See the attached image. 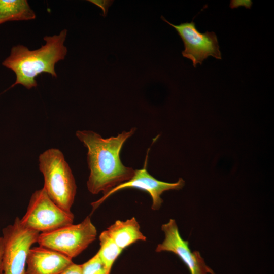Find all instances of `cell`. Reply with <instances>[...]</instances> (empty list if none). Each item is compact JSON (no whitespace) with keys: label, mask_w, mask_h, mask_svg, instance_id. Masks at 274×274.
<instances>
[{"label":"cell","mask_w":274,"mask_h":274,"mask_svg":"<svg viewBox=\"0 0 274 274\" xmlns=\"http://www.w3.org/2000/svg\"><path fill=\"white\" fill-rule=\"evenodd\" d=\"M164 232V241L159 244L156 252L167 251L177 255L188 268L190 274H215L206 264L198 251L192 252L189 243L181 236L175 220L170 219L161 226Z\"/></svg>","instance_id":"9"},{"label":"cell","mask_w":274,"mask_h":274,"mask_svg":"<svg viewBox=\"0 0 274 274\" xmlns=\"http://www.w3.org/2000/svg\"><path fill=\"white\" fill-rule=\"evenodd\" d=\"M67 33L64 29L58 35L44 37L45 44L35 50H29L22 45L13 46L10 55L2 62L3 65L12 70L16 76V81L9 88L17 84L28 89L36 87V78L42 73L57 77L55 65L65 58L67 52L64 45Z\"/></svg>","instance_id":"2"},{"label":"cell","mask_w":274,"mask_h":274,"mask_svg":"<svg viewBox=\"0 0 274 274\" xmlns=\"http://www.w3.org/2000/svg\"><path fill=\"white\" fill-rule=\"evenodd\" d=\"M99 240L100 248L97 253L107 269L111 271L115 261L123 250L115 244L106 230L101 233Z\"/></svg>","instance_id":"13"},{"label":"cell","mask_w":274,"mask_h":274,"mask_svg":"<svg viewBox=\"0 0 274 274\" xmlns=\"http://www.w3.org/2000/svg\"><path fill=\"white\" fill-rule=\"evenodd\" d=\"M39 161L44 178L43 188L47 195L60 208L71 212L77 186L63 153L57 149H49L40 155Z\"/></svg>","instance_id":"3"},{"label":"cell","mask_w":274,"mask_h":274,"mask_svg":"<svg viewBox=\"0 0 274 274\" xmlns=\"http://www.w3.org/2000/svg\"><path fill=\"white\" fill-rule=\"evenodd\" d=\"M74 219L72 212L65 211L55 203L43 187L31 195L20 222L24 227L40 233L72 224Z\"/></svg>","instance_id":"5"},{"label":"cell","mask_w":274,"mask_h":274,"mask_svg":"<svg viewBox=\"0 0 274 274\" xmlns=\"http://www.w3.org/2000/svg\"><path fill=\"white\" fill-rule=\"evenodd\" d=\"M136 130L133 127L116 136L106 139L91 130L76 131V136L88 150L90 175L87 187L91 193L97 194L102 192L104 194L133 177L135 170L122 163L120 153L124 143Z\"/></svg>","instance_id":"1"},{"label":"cell","mask_w":274,"mask_h":274,"mask_svg":"<svg viewBox=\"0 0 274 274\" xmlns=\"http://www.w3.org/2000/svg\"><path fill=\"white\" fill-rule=\"evenodd\" d=\"M161 18L176 30L184 45L182 54L192 61L194 67L198 63L201 65L209 56L217 59L222 58L217 37L214 32H200L193 21L174 25L163 16Z\"/></svg>","instance_id":"7"},{"label":"cell","mask_w":274,"mask_h":274,"mask_svg":"<svg viewBox=\"0 0 274 274\" xmlns=\"http://www.w3.org/2000/svg\"><path fill=\"white\" fill-rule=\"evenodd\" d=\"M4 274H26L28 254L40 233L24 227L16 217L2 230Z\"/></svg>","instance_id":"6"},{"label":"cell","mask_w":274,"mask_h":274,"mask_svg":"<svg viewBox=\"0 0 274 274\" xmlns=\"http://www.w3.org/2000/svg\"><path fill=\"white\" fill-rule=\"evenodd\" d=\"M82 274H110L97 253L86 262L81 264Z\"/></svg>","instance_id":"14"},{"label":"cell","mask_w":274,"mask_h":274,"mask_svg":"<svg viewBox=\"0 0 274 274\" xmlns=\"http://www.w3.org/2000/svg\"><path fill=\"white\" fill-rule=\"evenodd\" d=\"M3 253L4 242L2 236H0V274H4Z\"/></svg>","instance_id":"17"},{"label":"cell","mask_w":274,"mask_h":274,"mask_svg":"<svg viewBox=\"0 0 274 274\" xmlns=\"http://www.w3.org/2000/svg\"><path fill=\"white\" fill-rule=\"evenodd\" d=\"M97 230L89 216L77 224H70L40 233L39 245L73 258L85 250L95 239Z\"/></svg>","instance_id":"4"},{"label":"cell","mask_w":274,"mask_h":274,"mask_svg":"<svg viewBox=\"0 0 274 274\" xmlns=\"http://www.w3.org/2000/svg\"><path fill=\"white\" fill-rule=\"evenodd\" d=\"M73 262L72 259L40 246L29 251L26 274H60Z\"/></svg>","instance_id":"10"},{"label":"cell","mask_w":274,"mask_h":274,"mask_svg":"<svg viewBox=\"0 0 274 274\" xmlns=\"http://www.w3.org/2000/svg\"><path fill=\"white\" fill-rule=\"evenodd\" d=\"M140 225L134 217L125 221L117 220L106 230L108 235L122 250L138 241H145Z\"/></svg>","instance_id":"11"},{"label":"cell","mask_w":274,"mask_h":274,"mask_svg":"<svg viewBox=\"0 0 274 274\" xmlns=\"http://www.w3.org/2000/svg\"><path fill=\"white\" fill-rule=\"evenodd\" d=\"M148 151L147 152L144 166L142 169H135L133 177L128 181L116 186L104 194L103 196L91 203L93 211L97 208L102 202L114 193L128 188H135L147 191L152 199L151 208L153 210H158L163 203L161 195L166 191L179 190L183 187L185 181L180 178L175 183H168L157 180L151 176L147 170Z\"/></svg>","instance_id":"8"},{"label":"cell","mask_w":274,"mask_h":274,"mask_svg":"<svg viewBox=\"0 0 274 274\" xmlns=\"http://www.w3.org/2000/svg\"><path fill=\"white\" fill-rule=\"evenodd\" d=\"M88 1L99 7L102 11L104 17L106 16L108 9L113 2V1L108 0H89Z\"/></svg>","instance_id":"15"},{"label":"cell","mask_w":274,"mask_h":274,"mask_svg":"<svg viewBox=\"0 0 274 274\" xmlns=\"http://www.w3.org/2000/svg\"><path fill=\"white\" fill-rule=\"evenodd\" d=\"M60 274H82L81 264L73 263Z\"/></svg>","instance_id":"16"},{"label":"cell","mask_w":274,"mask_h":274,"mask_svg":"<svg viewBox=\"0 0 274 274\" xmlns=\"http://www.w3.org/2000/svg\"><path fill=\"white\" fill-rule=\"evenodd\" d=\"M36 17L26 0H0V24L9 21L33 20Z\"/></svg>","instance_id":"12"}]
</instances>
